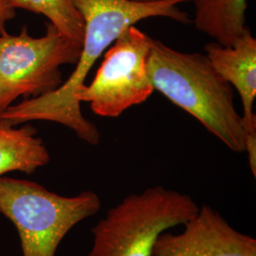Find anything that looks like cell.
Returning <instances> with one entry per match:
<instances>
[{"label": "cell", "instance_id": "9", "mask_svg": "<svg viewBox=\"0 0 256 256\" xmlns=\"http://www.w3.org/2000/svg\"><path fill=\"white\" fill-rule=\"evenodd\" d=\"M36 133L30 124L16 128L0 120V176L14 171L32 174L50 162V153Z\"/></svg>", "mask_w": 256, "mask_h": 256}, {"label": "cell", "instance_id": "11", "mask_svg": "<svg viewBox=\"0 0 256 256\" xmlns=\"http://www.w3.org/2000/svg\"><path fill=\"white\" fill-rule=\"evenodd\" d=\"M12 9L43 14L64 37L82 45L84 22L72 0H6Z\"/></svg>", "mask_w": 256, "mask_h": 256}, {"label": "cell", "instance_id": "13", "mask_svg": "<svg viewBox=\"0 0 256 256\" xmlns=\"http://www.w3.org/2000/svg\"><path fill=\"white\" fill-rule=\"evenodd\" d=\"M136 1H154V0H136Z\"/></svg>", "mask_w": 256, "mask_h": 256}, {"label": "cell", "instance_id": "3", "mask_svg": "<svg viewBox=\"0 0 256 256\" xmlns=\"http://www.w3.org/2000/svg\"><path fill=\"white\" fill-rule=\"evenodd\" d=\"M198 210L191 196L160 185L130 194L92 228L88 256H151L162 232L183 225Z\"/></svg>", "mask_w": 256, "mask_h": 256}, {"label": "cell", "instance_id": "1", "mask_svg": "<svg viewBox=\"0 0 256 256\" xmlns=\"http://www.w3.org/2000/svg\"><path fill=\"white\" fill-rule=\"evenodd\" d=\"M72 1L84 22L82 50L74 72L54 92L10 106L0 114V120L14 126L32 120L54 122L72 129L88 144L97 146L101 134L84 117L81 102L76 99L92 66L126 28L140 20L164 16L189 23L188 14L178 5L192 0Z\"/></svg>", "mask_w": 256, "mask_h": 256}, {"label": "cell", "instance_id": "12", "mask_svg": "<svg viewBox=\"0 0 256 256\" xmlns=\"http://www.w3.org/2000/svg\"><path fill=\"white\" fill-rule=\"evenodd\" d=\"M16 10L12 9L6 0H0V34H6V26L10 20L14 18Z\"/></svg>", "mask_w": 256, "mask_h": 256}, {"label": "cell", "instance_id": "5", "mask_svg": "<svg viewBox=\"0 0 256 256\" xmlns=\"http://www.w3.org/2000/svg\"><path fill=\"white\" fill-rule=\"evenodd\" d=\"M81 50L50 22L39 38L30 36L26 26L18 36L0 34V114L19 97L56 90L64 82L60 66L76 64Z\"/></svg>", "mask_w": 256, "mask_h": 256}, {"label": "cell", "instance_id": "6", "mask_svg": "<svg viewBox=\"0 0 256 256\" xmlns=\"http://www.w3.org/2000/svg\"><path fill=\"white\" fill-rule=\"evenodd\" d=\"M151 38L134 26L126 28L106 50L93 81L78 92L77 101L90 102L95 114L110 118L146 101L155 90L147 70Z\"/></svg>", "mask_w": 256, "mask_h": 256}, {"label": "cell", "instance_id": "10", "mask_svg": "<svg viewBox=\"0 0 256 256\" xmlns=\"http://www.w3.org/2000/svg\"><path fill=\"white\" fill-rule=\"evenodd\" d=\"M194 25L216 42L232 46L248 30L247 0H194Z\"/></svg>", "mask_w": 256, "mask_h": 256}, {"label": "cell", "instance_id": "8", "mask_svg": "<svg viewBox=\"0 0 256 256\" xmlns=\"http://www.w3.org/2000/svg\"><path fill=\"white\" fill-rule=\"evenodd\" d=\"M206 56L220 76L238 90L243 106L245 152L250 171L256 178V39L250 28L230 46L212 42L205 46Z\"/></svg>", "mask_w": 256, "mask_h": 256}, {"label": "cell", "instance_id": "7", "mask_svg": "<svg viewBox=\"0 0 256 256\" xmlns=\"http://www.w3.org/2000/svg\"><path fill=\"white\" fill-rule=\"evenodd\" d=\"M182 226L178 234L162 232L151 256H256V238L234 229L209 205Z\"/></svg>", "mask_w": 256, "mask_h": 256}, {"label": "cell", "instance_id": "2", "mask_svg": "<svg viewBox=\"0 0 256 256\" xmlns=\"http://www.w3.org/2000/svg\"><path fill=\"white\" fill-rule=\"evenodd\" d=\"M147 70L154 90L200 122L232 151L245 152L243 122L234 108L232 88L206 55L182 52L151 38Z\"/></svg>", "mask_w": 256, "mask_h": 256}, {"label": "cell", "instance_id": "4", "mask_svg": "<svg viewBox=\"0 0 256 256\" xmlns=\"http://www.w3.org/2000/svg\"><path fill=\"white\" fill-rule=\"evenodd\" d=\"M101 207L92 191L64 196L34 182L0 176V214L18 230L22 256H55L70 230Z\"/></svg>", "mask_w": 256, "mask_h": 256}]
</instances>
